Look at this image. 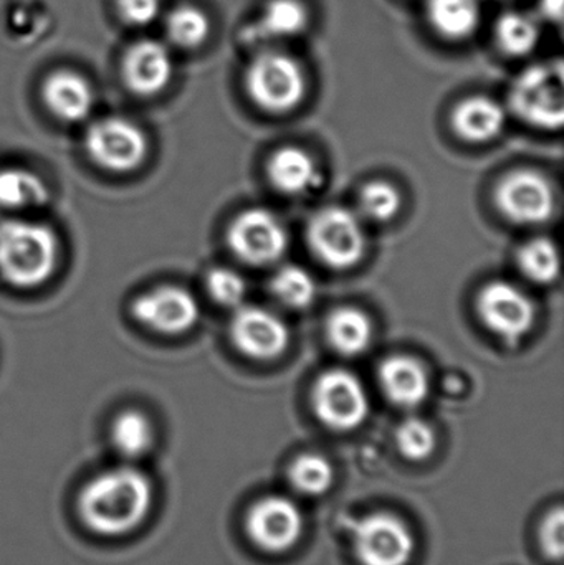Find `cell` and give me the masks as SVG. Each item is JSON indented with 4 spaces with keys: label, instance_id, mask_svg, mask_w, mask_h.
Listing matches in <instances>:
<instances>
[{
    "label": "cell",
    "instance_id": "obj_3",
    "mask_svg": "<svg viewBox=\"0 0 564 565\" xmlns=\"http://www.w3.org/2000/svg\"><path fill=\"white\" fill-rule=\"evenodd\" d=\"M245 88L258 108L270 113H287L297 108L307 93L304 68L294 56L278 50H265L254 56Z\"/></svg>",
    "mask_w": 564,
    "mask_h": 565
},
{
    "label": "cell",
    "instance_id": "obj_10",
    "mask_svg": "<svg viewBox=\"0 0 564 565\" xmlns=\"http://www.w3.org/2000/svg\"><path fill=\"white\" fill-rule=\"evenodd\" d=\"M131 312L136 321L149 331L179 335L198 324L201 306L188 289L162 285L138 296L132 302Z\"/></svg>",
    "mask_w": 564,
    "mask_h": 565
},
{
    "label": "cell",
    "instance_id": "obj_22",
    "mask_svg": "<svg viewBox=\"0 0 564 565\" xmlns=\"http://www.w3.org/2000/svg\"><path fill=\"white\" fill-rule=\"evenodd\" d=\"M327 338L331 348L343 355L366 351L373 338V324L361 309L344 306L334 309L327 321Z\"/></svg>",
    "mask_w": 564,
    "mask_h": 565
},
{
    "label": "cell",
    "instance_id": "obj_28",
    "mask_svg": "<svg viewBox=\"0 0 564 565\" xmlns=\"http://www.w3.org/2000/svg\"><path fill=\"white\" fill-rule=\"evenodd\" d=\"M270 289L278 301L291 309H304L313 302L317 285L307 270L297 265L280 268L272 278Z\"/></svg>",
    "mask_w": 564,
    "mask_h": 565
},
{
    "label": "cell",
    "instance_id": "obj_13",
    "mask_svg": "<svg viewBox=\"0 0 564 565\" xmlns=\"http://www.w3.org/2000/svg\"><path fill=\"white\" fill-rule=\"evenodd\" d=\"M247 533L260 550L285 553L304 533V514L288 498L267 497L248 511Z\"/></svg>",
    "mask_w": 564,
    "mask_h": 565
},
{
    "label": "cell",
    "instance_id": "obj_19",
    "mask_svg": "<svg viewBox=\"0 0 564 565\" xmlns=\"http://www.w3.org/2000/svg\"><path fill=\"white\" fill-rule=\"evenodd\" d=\"M268 178L277 191L288 195H305L323 184L317 162L304 149L284 148L272 156Z\"/></svg>",
    "mask_w": 564,
    "mask_h": 565
},
{
    "label": "cell",
    "instance_id": "obj_34",
    "mask_svg": "<svg viewBox=\"0 0 564 565\" xmlns=\"http://www.w3.org/2000/svg\"><path fill=\"white\" fill-rule=\"evenodd\" d=\"M564 514L563 508H556L543 521L540 530V543L543 553L552 561H562L564 550Z\"/></svg>",
    "mask_w": 564,
    "mask_h": 565
},
{
    "label": "cell",
    "instance_id": "obj_24",
    "mask_svg": "<svg viewBox=\"0 0 564 565\" xmlns=\"http://www.w3.org/2000/svg\"><path fill=\"white\" fill-rule=\"evenodd\" d=\"M111 441L123 457L139 458L151 450L155 428L142 412L125 411L113 422Z\"/></svg>",
    "mask_w": 564,
    "mask_h": 565
},
{
    "label": "cell",
    "instance_id": "obj_20",
    "mask_svg": "<svg viewBox=\"0 0 564 565\" xmlns=\"http://www.w3.org/2000/svg\"><path fill=\"white\" fill-rule=\"evenodd\" d=\"M506 108L487 96H470L454 109V129L460 138L470 142L497 138L506 128Z\"/></svg>",
    "mask_w": 564,
    "mask_h": 565
},
{
    "label": "cell",
    "instance_id": "obj_2",
    "mask_svg": "<svg viewBox=\"0 0 564 565\" xmlns=\"http://www.w3.org/2000/svg\"><path fill=\"white\" fill-rule=\"evenodd\" d=\"M58 237L36 222L0 224V277L20 289L45 285L58 268Z\"/></svg>",
    "mask_w": 564,
    "mask_h": 565
},
{
    "label": "cell",
    "instance_id": "obj_5",
    "mask_svg": "<svg viewBox=\"0 0 564 565\" xmlns=\"http://www.w3.org/2000/svg\"><path fill=\"white\" fill-rule=\"evenodd\" d=\"M85 149L89 159L103 171L128 174L145 164L149 154V139L131 119L109 116L89 126Z\"/></svg>",
    "mask_w": 564,
    "mask_h": 565
},
{
    "label": "cell",
    "instance_id": "obj_6",
    "mask_svg": "<svg viewBox=\"0 0 564 565\" xmlns=\"http://www.w3.org/2000/svg\"><path fill=\"white\" fill-rule=\"evenodd\" d=\"M308 245L318 260L347 270L363 258L366 235L358 215L343 207L321 209L308 225Z\"/></svg>",
    "mask_w": 564,
    "mask_h": 565
},
{
    "label": "cell",
    "instance_id": "obj_25",
    "mask_svg": "<svg viewBox=\"0 0 564 565\" xmlns=\"http://www.w3.org/2000/svg\"><path fill=\"white\" fill-rule=\"evenodd\" d=\"M496 40L506 55H530L540 43V25L525 12H507L497 20Z\"/></svg>",
    "mask_w": 564,
    "mask_h": 565
},
{
    "label": "cell",
    "instance_id": "obj_8",
    "mask_svg": "<svg viewBox=\"0 0 564 565\" xmlns=\"http://www.w3.org/2000/svg\"><path fill=\"white\" fill-rule=\"evenodd\" d=\"M353 546L363 565H407L416 551V540L401 518L374 513L354 526Z\"/></svg>",
    "mask_w": 564,
    "mask_h": 565
},
{
    "label": "cell",
    "instance_id": "obj_4",
    "mask_svg": "<svg viewBox=\"0 0 564 565\" xmlns=\"http://www.w3.org/2000/svg\"><path fill=\"white\" fill-rule=\"evenodd\" d=\"M510 108L535 128L560 129L564 119L563 63H539L517 76L510 88Z\"/></svg>",
    "mask_w": 564,
    "mask_h": 565
},
{
    "label": "cell",
    "instance_id": "obj_11",
    "mask_svg": "<svg viewBox=\"0 0 564 565\" xmlns=\"http://www.w3.org/2000/svg\"><path fill=\"white\" fill-rule=\"evenodd\" d=\"M483 324L510 344L532 331L536 309L532 299L512 282H489L477 299Z\"/></svg>",
    "mask_w": 564,
    "mask_h": 565
},
{
    "label": "cell",
    "instance_id": "obj_15",
    "mask_svg": "<svg viewBox=\"0 0 564 565\" xmlns=\"http://www.w3.org/2000/svg\"><path fill=\"white\" fill-rule=\"evenodd\" d=\"M231 339L242 354L270 361L288 345L287 324L274 312L258 306H238L231 322Z\"/></svg>",
    "mask_w": 564,
    "mask_h": 565
},
{
    "label": "cell",
    "instance_id": "obj_26",
    "mask_svg": "<svg viewBox=\"0 0 564 565\" xmlns=\"http://www.w3.org/2000/svg\"><path fill=\"white\" fill-rule=\"evenodd\" d=\"M169 42L182 50H195L204 45L211 33V22L204 10L181 6L172 10L166 20Z\"/></svg>",
    "mask_w": 564,
    "mask_h": 565
},
{
    "label": "cell",
    "instance_id": "obj_31",
    "mask_svg": "<svg viewBox=\"0 0 564 565\" xmlns=\"http://www.w3.org/2000/svg\"><path fill=\"white\" fill-rule=\"evenodd\" d=\"M397 447L407 460L421 461L430 457L436 448V434L427 422L407 418L396 431Z\"/></svg>",
    "mask_w": 564,
    "mask_h": 565
},
{
    "label": "cell",
    "instance_id": "obj_33",
    "mask_svg": "<svg viewBox=\"0 0 564 565\" xmlns=\"http://www.w3.org/2000/svg\"><path fill=\"white\" fill-rule=\"evenodd\" d=\"M116 10L123 22L142 29L159 19L162 0H116Z\"/></svg>",
    "mask_w": 564,
    "mask_h": 565
},
{
    "label": "cell",
    "instance_id": "obj_16",
    "mask_svg": "<svg viewBox=\"0 0 564 565\" xmlns=\"http://www.w3.org/2000/svg\"><path fill=\"white\" fill-rule=\"evenodd\" d=\"M42 102L58 121L79 122L95 108V89L82 73L55 70L42 83Z\"/></svg>",
    "mask_w": 564,
    "mask_h": 565
},
{
    "label": "cell",
    "instance_id": "obj_35",
    "mask_svg": "<svg viewBox=\"0 0 564 565\" xmlns=\"http://www.w3.org/2000/svg\"><path fill=\"white\" fill-rule=\"evenodd\" d=\"M543 15L552 20H562L563 0H542Z\"/></svg>",
    "mask_w": 564,
    "mask_h": 565
},
{
    "label": "cell",
    "instance_id": "obj_1",
    "mask_svg": "<svg viewBox=\"0 0 564 565\" xmlns=\"http://www.w3.org/2000/svg\"><path fill=\"white\" fill-rule=\"evenodd\" d=\"M149 478L135 468H118L93 478L78 498V513L93 533L123 536L139 526L151 511Z\"/></svg>",
    "mask_w": 564,
    "mask_h": 565
},
{
    "label": "cell",
    "instance_id": "obj_23",
    "mask_svg": "<svg viewBox=\"0 0 564 565\" xmlns=\"http://www.w3.org/2000/svg\"><path fill=\"white\" fill-rule=\"evenodd\" d=\"M49 199V188L35 172L20 168L0 171V207L26 211L43 207Z\"/></svg>",
    "mask_w": 564,
    "mask_h": 565
},
{
    "label": "cell",
    "instance_id": "obj_27",
    "mask_svg": "<svg viewBox=\"0 0 564 565\" xmlns=\"http://www.w3.org/2000/svg\"><path fill=\"white\" fill-rule=\"evenodd\" d=\"M288 475H290L291 487L307 497H320L327 493L334 481V471L330 461L315 454L298 457Z\"/></svg>",
    "mask_w": 564,
    "mask_h": 565
},
{
    "label": "cell",
    "instance_id": "obj_7",
    "mask_svg": "<svg viewBox=\"0 0 564 565\" xmlns=\"http://www.w3.org/2000/svg\"><path fill=\"white\" fill-rule=\"evenodd\" d=\"M317 417L334 430H353L370 414V398L357 375L331 369L318 377L313 388Z\"/></svg>",
    "mask_w": 564,
    "mask_h": 565
},
{
    "label": "cell",
    "instance_id": "obj_14",
    "mask_svg": "<svg viewBox=\"0 0 564 565\" xmlns=\"http://www.w3.org/2000/svg\"><path fill=\"white\" fill-rule=\"evenodd\" d=\"M174 75V60L169 45L155 39H142L126 50L121 76L126 88L139 98L161 95Z\"/></svg>",
    "mask_w": 564,
    "mask_h": 565
},
{
    "label": "cell",
    "instance_id": "obj_21",
    "mask_svg": "<svg viewBox=\"0 0 564 565\" xmlns=\"http://www.w3.org/2000/svg\"><path fill=\"white\" fill-rule=\"evenodd\" d=\"M427 20L447 40L469 39L479 29V0H427Z\"/></svg>",
    "mask_w": 564,
    "mask_h": 565
},
{
    "label": "cell",
    "instance_id": "obj_9",
    "mask_svg": "<svg viewBox=\"0 0 564 565\" xmlns=\"http://www.w3.org/2000/svg\"><path fill=\"white\" fill-rule=\"evenodd\" d=\"M228 245L235 257L245 264H275L288 247V234L280 218L265 209L242 212L227 232Z\"/></svg>",
    "mask_w": 564,
    "mask_h": 565
},
{
    "label": "cell",
    "instance_id": "obj_18",
    "mask_svg": "<svg viewBox=\"0 0 564 565\" xmlns=\"http://www.w3.org/2000/svg\"><path fill=\"white\" fill-rule=\"evenodd\" d=\"M310 23L308 9L300 0H270L260 17L247 26L248 43L284 42L297 39Z\"/></svg>",
    "mask_w": 564,
    "mask_h": 565
},
{
    "label": "cell",
    "instance_id": "obj_29",
    "mask_svg": "<svg viewBox=\"0 0 564 565\" xmlns=\"http://www.w3.org/2000/svg\"><path fill=\"white\" fill-rule=\"evenodd\" d=\"M520 270L539 285H550L560 275V254L549 238L530 242L519 254Z\"/></svg>",
    "mask_w": 564,
    "mask_h": 565
},
{
    "label": "cell",
    "instance_id": "obj_30",
    "mask_svg": "<svg viewBox=\"0 0 564 565\" xmlns=\"http://www.w3.org/2000/svg\"><path fill=\"white\" fill-rule=\"evenodd\" d=\"M403 199L394 185L387 182H371L360 194V209L364 217L374 222H387L396 217Z\"/></svg>",
    "mask_w": 564,
    "mask_h": 565
},
{
    "label": "cell",
    "instance_id": "obj_12",
    "mask_svg": "<svg viewBox=\"0 0 564 565\" xmlns=\"http://www.w3.org/2000/svg\"><path fill=\"white\" fill-rule=\"evenodd\" d=\"M497 205L515 224H543L552 217L555 195L550 182L539 172L515 171L500 182Z\"/></svg>",
    "mask_w": 564,
    "mask_h": 565
},
{
    "label": "cell",
    "instance_id": "obj_32",
    "mask_svg": "<svg viewBox=\"0 0 564 565\" xmlns=\"http://www.w3.org/2000/svg\"><path fill=\"white\" fill-rule=\"evenodd\" d=\"M205 285L211 298L225 308H238L247 295V282L244 277L231 268H214L207 275Z\"/></svg>",
    "mask_w": 564,
    "mask_h": 565
},
{
    "label": "cell",
    "instance_id": "obj_17",
    "mask_svg": "<svg viewBox=\"0 0 564 565\" xmlns=\"http://www.w3.org/2000/svg\"><path fill=\"white\" fill-rule=\"evenodd\" d=\"M380 382L387 398L404 408L423 404L430 391L426 369L419 361L407 355L386 359L381 364Z\"/></svg>",
    "mask_w": 564,
    "mask_h": 565
}]
</instances>
